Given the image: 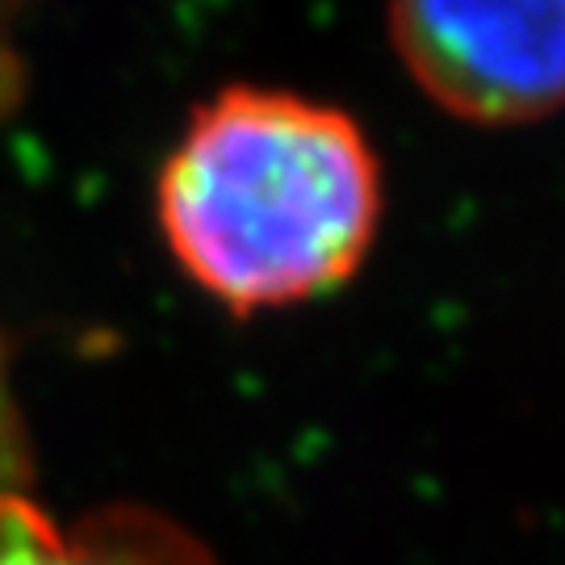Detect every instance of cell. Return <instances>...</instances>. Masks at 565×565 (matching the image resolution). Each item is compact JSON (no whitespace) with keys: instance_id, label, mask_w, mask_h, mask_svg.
Returning a JSON list of instances; mask_svg holds the SVG:
<instances>
[{"instance_id":"1","label":"cell","mask_w":565,"mask_h":565,"mask_svg":"<svg viewBox=\"0 0 565 565\" xmlns=\"http://www.w3.org/2000/svg\"><path fill=\"white\" fill-rule=\"evenodd\" d=\"M160 226L184 277L235 315L323 298L382 226V163L335 105L223 88L160 172Z\"/></svg>"},{"instance_id":"2","label":"cell","mask_w":565,"mask_h":565,"mask_svg":"<svg viewBox=\"0 0 565 565\" xmlns=\"http://www.w3.org/2000/svg\"><path fill=\"white\" fill-rule=\"evenodd\" d=\"M411 81L473 126H527L562 105L565 0H390Z\"/></svg>"},{"instance_id":"3","label":"cell","mask_w":565,"mask_h":565,"mask_svg":"<svg viewBox=\"0 0 565 565\" xmlns=\"http://www.w3.org/2000/svg\"><path fill=\"white\" fill-rule=\"evenodd\" d=\"M0 565H218L184 527L139 507L81 524L51 520L21 494H0Z\"/></svg>"}]
</instances>
